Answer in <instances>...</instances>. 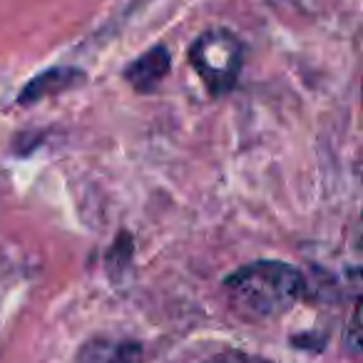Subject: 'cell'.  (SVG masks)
I'll return each instance as SVG.
<instances>
[{"instance_id":"5","label":"cell","mask_w":363,"mask_h":363,"mask_svg":"<svg viewBox=\"0 0 363 363\" xmlns=\"http://www.w3.org/2000/svg\"><path fill=\"white\" fill-rule=\"evenodd\" d=\"M140 353L142 348L135 341H107V338H97V341L85 343L77 363H137L140 361Z\"/></svg>"},{"instance_id":"6","label":"cell","mask_w":363,"mask_h":363,"mask_svg":"<svg viewBox=\"0 0 363 363\" xmlns=\"http://www.w3.org/2000/svg\"><path fill=\"white\" fill-rule=\"evenodd\" d=\"M204 363H274L264 356H254V353H244V351H222L214 353L212 358H207Z\"/></svg>"},{"instance_id":"2","label":"cell","mask_w":363,"mask_h":363,"mask_svg":"<svg viewBox=\"0 0 363 363\" xmlns=\"http://www.w3.org/2000/svg\"><path fill=\"white\" fill-rule=\"evenodd\" d=\"M242 62V40L227 28H209L189 48V65L212 95H224L237 85Z\"/></svg>"},{"instance_id":"4","label":"cell","mask_w":363,"mask_h":363,"mask_svg":"<svg viewBox=\"0 0 363 363\" xmlns=\"http://www.w3.org/2000/svg\"><path fill=\"white\" fill-rule=\"evenodd\" d=\"M80 82H85V72L77 70V67H70V65L50 67V70L35 75L26 87H23L18 102H21V105H35V102H40L43 97L60 95V92L77 87Z\"/></svg>"},{"instance_id":"3","label":"cell","mask_w":363,"mask_h":363,"mask_svg":"<svg viewBox=\"0 0 363 363\" xmlns=\"http://www.w3.org/2000/svg\"><path fill=\"white\" fill-rule=\"evenodd\" d=\"M172 70V57L167 45H155L147 52H142L137 60H132L125 67L122 77L135 87L137 92H155L164 82V77Z\"/></svg>"},{"instance_id":"7","label":"cell","mask_w":363,"mask_h":363,"mask_svg":"<svg viewBox=\"0 0 363 363\" xmlns=\"http://www.w3.org/2000/svg\"><path fill=\"white\" fill-rule=\"evenodd\" d=\"M348 331H351V351H358V348H361V328H358V303L353 306L351 326H348Z\"/></svg>"},{"instance_id":"1","label":"cell","mask_w":363,"mask_h":363,"mask_svg":"<svg viewBox=\"0 0 363 363\" xmlns=\"http://www.w3.org/2000/svg\"><path fill=\"white\" fill-rule=\"evenodd\" d=\"M224 291L239 316L249 321H269L291 311L306 294L301 269L277 259L244 264L224 279Z\"/></svg>"}]
</instances>
